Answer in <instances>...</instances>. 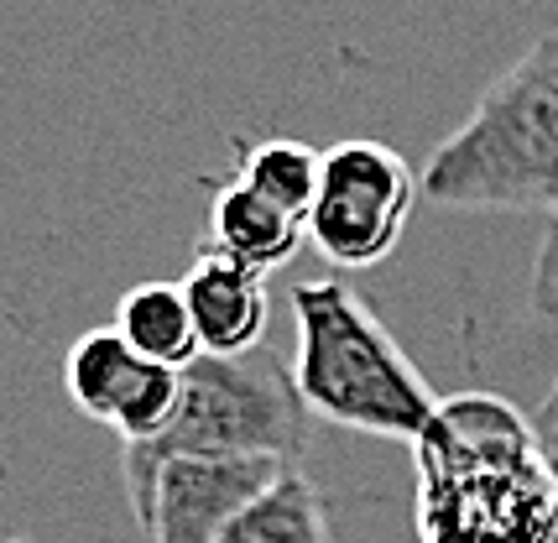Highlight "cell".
I'll return each instance as SVG.
<instances>
[{
    "mask_svg": "<svg viewBox=\"0 0 558 543\" xmlns=\"http://www.w3.org/2000/svg\"><path fill=\"white\" fill-rule=\"evenodd\" d=\"M417 539L423 543H548L558 481L537 429L496 393L438 397L413 439Z\"/></svg>",
    "mask_w": 558,
    "mask_h": 543,
    "instance_id": "obj_1",
    "label": "cell"
},
{
    "mask_svg": "<svg viewBox=\"0 0 558 543\" xmlns=\"http://www.w3.org/2000/svg\"><path fill=\"white\" fill-rule=\"evenodd\" d=\"M292 324H298L292 387L308 413L402 445H413L428 429L438 408L434 387L361 293H350L335 277L298 282Z\"/></svg>",
    "mask_w": 558,
    "mask_h": 543,
    "instance_id": "obj_2",
    "label": "cell"
},
{
    "mask_svg": "<svg viewBox=\"0 0 558 543\" xmlns=\"http://www.w3.org/2000/svg\"><path fill=\"white\" fill-rule=\"evenodd\" d=\"M444 209H554L558 204V32L537 37L475 99L423 168Z\"/></svg>",
    "mask_w": 558,
    "mask_h": 543,
    "instance_id": "obj_3",
    "label": "cell"
},
{
    "mask_svg": "<svg viewBox=\"0 0 558 543\" xmlns=\"http://www.w3.org/2000/svg\"><path fill=\"white\" fill-rule=\"evenodd\" d=\"M308 445V408L292 387V366L277 350H251V355H198L183 371V402L172 423L151 439V445H125V496L136 528L146 533L151 522V496H157V475L172 460H245V455H267V460H288Z\"/></svg>",
    "mask_w": 558,
    "mask_h": 543,
    "instance_id": "obj_4",
    "label": "cell"
},
{
    "mask_svg": "<svg viewBox=\"0 0 558 543\" xmlns=\"http://www.w3.org/2000/svg\"><path fill=\"white\" fill-rule=\"evenodd\" d=\"M417 173L408 157L387 142H335L318 162V194L308 209V246L344 272L381 267L402 246V230L413 220Z\"/></svg>",
    "mask_w": 558,
    "mask_h": 543,
    "instance_id": "obj_5",
    "label": "cell"
},
{
    "mask_svg": "<svg viewBox=\"0 0 558 543\" xmlns=\"http://www.w3.org/2000/svg\"><path fill=\"white\" fill-rule=\"evenodd\" d=\"M63 387L84 419L116 429L125 445H151L183 402V371L151 366L116 335V324L84 329L63 361Z\"/></svg>",
    "mask_w": 558,
    "mask_h": 543,
    "instance_id": "obj_6",
    "label": "cell"
},
{
    "mask_svg": "<svg viewBox=\"0 0 558 543\" xmlns=\"http://www.w3.org/2000/svg\"><path fill=\"white\" fill-rule=\"evenodd\" d=\"M292 470L288 460L245 455V460H172L157 475L146 543H219L271 481Z\"/></svg>",
    "mask_w": 558,
    "mask_h": 543,
    "instance_id": "obj_7",
    "label": "cell"
},
{
    "mask_svg": "<svg viewBox=\"0 0 558 543\" xmlns=\"http://www.w3.org/2000/svg\"><path fill=\"white\" fill-rule=\"evenodd\" d=\"M183 298H189V314H194V335L204 355H251L262 350L267 335V277L262 272H245L235 262H225L215 251H204L189 277H183Z\"/></svg>",
    "mask_w": 558,
    "mask_h": 543,
    "instance_id": "obj_8",
    "label": "cell"
},
{
    "mask_svg": "<svg viewBox=\"0 0 558 543\" xmlns=\"http://www.w3.org/2000/svg\"><path fill=\"white\" fill-rule=\"evenodd\" d=\"M308 241V225L277 209L267 194H256L251 183L230 178L219 183L209 198V215H204V251H215L225 262H235L245 272H262L271 277L277 267H288L292 256Z\"/></svg>",
    "mask_w": 558,
    "mask_h": 543,
    "instance_id": "obj_9",
    "label": "cell"
},
{
    "mask_svg": "<svg viewBox=\"0 0 558 543\" xmlns=\"http://www.w3.org/2000/svg\"><path fill=\"white\" fill-rule=\"evenodd\" d=\"M116 335L142 361H151V366L189 371L204 355L194 335L189 298H183V282H136L121 298V309H116Z\"/></svg>",
    "mask_w": 558,
    "mask_h": 543,
    "instance_id": "obj_10",
    "label": "cell"
},
{
    "mask_svg": "<svg viewBox=\"0 0 558 543\" xmlns=\"http://www.w3.org/2000/svg\"><path fill=\"white\" fill-rule=\"evenodd\" d=\"M219 543H335L324 492L292 466L225 528Z\"/></svg>",
    "mask_w": 558,
    "mask_h": 543,
    "instance_id": "obj_11",
    "label": "cell"
},
{
    "mask_svg": "<svg viewBox=\"0 0 558 543\" xmlns=\"http://www.w3.org/2000/svg\"><path fill=\"white\" fill-rule=\"evenodd\" d=\"M318 162H324V152H314L308 142L262 136V142H241V173L235 178L308 225V209L318 194Z\"/></svg>",
    "mask_w": 558,
    "mask_h": 543,
    "instance_id": "obj_12",
    "label": "cell"
},
{
    "mask_svg": "<svg viewBox=\"0 0 558 543\" xmlns=\"http://www.w3.org/2000/svg\"><path fill=\"white\" fill-rule=\"evenodd\" d=\"M533 314L558 324V204L548 209L543 246H537V262H533Z\"/></svg>",
    "mask_w": 558,
    "mask_h": 543,
    "instance_id": "obj_13",
    "label": "cell"
},
{
    "mask_svg": "<svg viewBox=\"0 0 558 543\" xmlns=\"http://www.w3.org/2000/svg\"><path fill=\"white\" fill-rule=\"evenodd\" d=\"M533 429H537V445H543V460H548V470H554V481H558V376H554V387H548V397L537 402Z\"/></svg>",
    "mask_w": 558,
    "mask_h": 543,
    "instance_id": "obj_14",
    "label": "cell"
},
{
    "mask_svg": "<svg viewBox=\"0 0 558 543\" xmlns=\"http://www.w3.org/2000/svg\"><path fill=\"white\" fill-rule=\"evenodd\" d=\"M548 543H558V522H554V533H548Z\"/></svg>",
    "mask_w": 558,
    "mask_h": 543,
    "instance_id": "obj_15",
    "label": "cell"
}]
</instances>
